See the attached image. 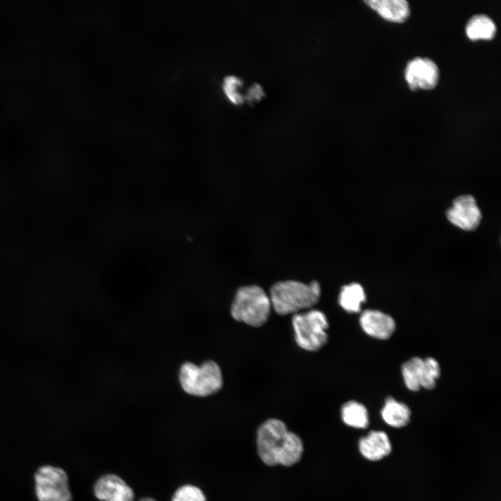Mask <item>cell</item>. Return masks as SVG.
<instances>
[{
  "mask_svg": "<svg viewBox=\"0 0 501 501\" xmlns=\"http://www.w3.org/2000/svg\"><path fill=\"white\" fill-rule=\"evenodd\" d=\"M321 287L318 282L305 284L296 280L275 283L270 289L271 307L276 313L285 315L299 313L314 306L319 301Z\"/></svg>",
  "mask_w": 501,
  "mask_h": 501,
  "instance_id": "6da1fadb",
  "label": "cell"
},
{
  "mask_svg": "<svg viewBox=\"0 0 501 501\" xmlns=\"http://www.w3.org/2000/svg\"><path fill=\"white\" fill-rule=\"evenodd\" d=\"M271 308L269 296L262 288L247 285L237 291L230 312L235 320L257 327L267 321Z\"/></svg>",
  "mask_w": 501,
  "mask_h": 501,
  "instance_id": "7a4b0ae2",
  "label": "cell"
},
{
  "mask_svg": "<svg viewBox=\"0 0 501 501\" xmlns=\"http://www.w3.org/2000/svg\"><path fill=\"white\" fill-rule=\"evenodd\" d=\"M179 381L185 392L197 397L214 394L223 386L220 367L212 360L199 366L190 362L183 363L179 372Z\"/></svg>",
  "mask_w": 501,
  "mask_h": 501,
  "instance_id": "3957f363",
  "label": "cell"
},
{
  "mask_svg": "<svg viewBox=\"0 0 501 501\" xmlns=\"http://www.w3.org/2000/svg\"><path fill=\"white\" fill-rule=\"evenodd\" d=\"M292 322L295 340L303 349L317 351L326 343L328 322L321 311L310 310L296 313L294 315Z\"/></svg>",
  "mask_w": 501,
  "mask_h": 501,
  "instance_id": "277c9868",
  "label": "cell"
},
{
  "mask_svg": "<svg viewBox=\"0 0 501 501\" xmlns=\"http://www.w3.org/2000/svg\"><path fill=\"white\" fill-rule=\"evenodd\" d=\"M35 494L39 501H71L66 472L61 468L45 466L35 474Z\"/></svg>",
  "mask_w": 501,
  "mask_h": 501,
  "instance_id": "5b68a950",
  "label": "cell"
},
{
  "mask_svg": "<svg viewBox=\"0 0 501 501\" xmlns=\"http://www.w3.org/2000/svg\"><path fill=\"white\" fill-rule=\"evenodd\" d=\"M285 424L278 419H269L259 427L257 435L258 454L269 466L278 465L277 459L288 433Z\"/></svg>",
  "mask_w": 501,
  "mask_h": 501,
  "instance_id": "8992f818",
  "label": "cell"
},
{
  "mask_svg": "<svg viewBox=\"0 0 501 501\" xmlns=\"http://www.w3.org/2000/svg\"><path fill=\"white\" fill-rule=\"evenodd\" d=\"M439 71L436 64L427 58L410 61L405 70V79L411 90H430L438 84Z\"/></svg>",
  "mask_w": 501,
  "mask_h": 501,
  "instance_id": "52a82bcc",
  "label": "cell"
},
{
  "mask_svg": "<svg viewBox=\"0 0 501 501\" xmlns=\"http://www.w3.org/2000/svg\"><path fill=\"white\" fill-rule=\"evenodd\" d=\"M447 218L456 226L469 231L478 227L482 214L474 197L463 195L454 200L452 206L447 211Z\"/></svg>",
  "mask_w": 501,
  "mask_h": 501,
  "instance_id": "ba28073f",
  "label": "cell"
},
{
  "mask_svg": "<svg viewBox=\"0 0 501 501\" xmlns=\"http://www.w3.org/2000/svg\"><path fill=\"white\" fill-rule=\"evenodd\" d=\"M94 494L100 501H134L132 489L116 475H105L95 484Z\"/></svg>",
  "mask_w": 501,
  "mask_h": 501,
  "instance_id": "9c48e42d",
  "label": "cell"
},
{
  "mask_svg": "<svg viewBox=\"0 0 501 501\" xmlns=\"http://www.w3.org/2000/svg\"><path fill=\"white\" fill-rule=\"evenodd\" d=\"M363 330L369 335L381 340L388 339L395 330L392 317L376 310H366L360 317Z\"/></svg>",
  "mask_w": 501,
  "mask_h": 501,
  "instance_id": "30bf717a",
  "label": "cell"
},
{
  "mask_svg": "<svg viewBox=\"0 0 501 501\" xmlns=\"http://www.w3.org/2000/svg\"><path fill=\"white\" fill-rule=\"evenodd\" d=\"M358 447L362 455L368 460L378 461L391 452V444L388 435L381 431H370L360 439Z\"/></svg>",
  "mask_w": 501,
  "mask_h": 501,
  "instance_id": "8fae6325",
  "label": "cell"
},
{
  "mask_svg": "<svg viewBox=\"0 0 501 501\" xmlns=\"http://www.w3.org/2000/svg\"><path fill=\"white\" fill-rule=\"evenodd\" d=\"M365 2L388 21L403 22L410 14L408 3L405 0H369Z\"/></svg>",
  "mask_w": 501,
  "mask_h": 501,
  "instance_id": "7c38bea8",
  "label": "cell"
},
{
  "mask_svg": "<svg viewBox=\"0 0 501 501\" xmlns=\"http://www.w3.org/2000/svg\"><path fill=\"white\" fill-rule=\"evenodd\" d=\"M381 415L383 420L388 425L399 428L406 426L411 417V411L403 403L398 402L392 397L386 399Z\"/></svg>",
  "mask_w": 501,
  "mask_h": 501,
  "instance_id": "4fadbf2b",
  "label": "cell"
},
{
  "mask_svg": "<svg viewBox=\"0 0 501 501\" xmlns=\"http://www.w3.org/2000/svg\"><path fill=\"white\" fill-rule=\"evenodd\" d=\"M466 32L468 38L472 41L491 40L495 35L496 26L488 16L477 15L468 22Z\"/></svg>",
  "mask_w": 501,
  "mask_h": 501,
  "instance_id": "5bb4252c",
  "label": "cell"
},
{
  "mask_svg": "<svg viewBox=\"0 0 501 501\" xmlns=\"http://www.w3.org/2000/svg\"><path fill=\"white\" fill-rule=\"evenodd\" d=\"M303 446L301 439L296 434L288 431L283 446L280 451L277 462L285 466L294 465L301 458Z\"/></svg>",
  "mask_w": 501,
  "mask_h": 501,
  "instance_id": "9a60e30c",
  "label": "cell"
},
{
  "mask_svg": "<svg viewBox=\"0 0 501 501\" xmlns=\"http://www.w3.org/2000/svg\"><path fill=\"white\" fill-rule=\"evenodd\" d=\"M365 301L364 289L358 283H351L341 289L339 303L347 312H358L360 310L361 304Z\"/></svg>",
  "mask_w": 501,
  "mask_h": 501,
  "instance_id": "2e32d148",
  "label": "cell"
},
{
  "mask_svg": "<svg viewBox=\"0 0 501 501\" xmlns=\"http://www.w3.org/2000/svg\"><path fill=\"white\" fill-rule=\"evenodd\" d=\"M342 419L347 425L359 429L368 425V413L362 404L356 401L345 403L341 409Z\"/></svg>",
  "mask_w": 501,
  "mask_h": 501,
  "instance_id": "e0dca14e",
  "label": "cell"
},
{
  "mask_svg": "<svg viewBox=\"0 0 501 501\" xmlns=\"http://www.w3.org/2000/svg\"><path fill=\"white\" fill-rule=\"evenodd\" d=\"M423 359L413 357L405 362L401 372L406 386L412 391H418L421 388V379Z\"/></svg>",
  "mask_w": 501,
  "mask_h": 501,
  "instance_id": "ac0fdd59",
  "label": "cell"
},
{
  "mask_svg": "<svg viewBox=\"0 0 501 501\" xmlns=\"http://www.w3.org/2000/svg\"><path fill=\"white\" fill-rule=\"evenodd\" d=\"M242 86V81L234 75L226 76L223 80L222 89L223 93L233 104L239 105L245 102L244 96L241 93Z\"/></svg>",
  "mask_w": 501,
  "mask_h": 501,
  "instance_id": "d6986e66",
  "label": "cell"
},
{
  "mask_svg": "<svg viewBox=\"0 0 501 501\" xmlns=\"http://www.w3.org/2000/svg\"><path fill=\"white\" fill-rule=\"evenodd\" d=\"M440 366L436 359L429 357L423 360L421 387L431 390L440 376Z\"/></svg>",
  "mask_w": 501,
  "mask_h": 501,
  "instance_id": "ffe728a7",
  "label": "cell"
},
{
  "mask_svg": "<svg viewBox=\"0 0 501 501\" xmlns=\"http://www.w3.org/2000/svg\"><path fill=\"white\" fill-rule=\"evenodd\" d=\"M172 501H206L202 491L193 485L180 487L174 493Z\"/></svg>",
  "mask_w": 501,
  "mask_h": 501,
  "instance_id": "44dd1931",
  "label": "cell"
},
{
  "mask_svg": "<svg viewBox=\"0 0 501 501\" xmlns=\"http://www.w3.org/2000/svg\"><path fill=\"white\" fill-rule=\"evenodd\" d=\"M264 96L265 93L262 87L258 84H254L249 88L246 95H244V100L249 104H253L260 101Z\"/></svg>",
  "mask_w": 501,
  "mask_h": 501,
  "instance_id": "7402d4cb",
  "label": "cell"
},
{
  "mask_svg": "<svg viewBox=\"0 0 501 501\" xmlns=\"http://www.w3.org/2000/svg\"><path fill=\"white\" fill-rule=\"evenodd\" d=\"M139 501H156L155 500L150 498H145L140 500Z\"/></svg>",
  "mask_w": 501,
  "mask_h": 501,
  "instance_id": "603a6c76",
  "label": "cell"
}]
</instances>
